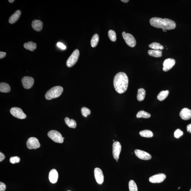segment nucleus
<instances>
[{"label":"nucleus","mask_w":191,"mask_h":191,"mask_svg":"<svg viewBox=\"0 0 191 191\" xmlns=\"http://www.w3.org/2000/svg\"><path fill=\"white\" fill-rule=\"evenodd\" d=\"M150 22L151 26L156 28H162L164 32H166L167 30L174 29L176 27V23L174 21L167 18L153 17L150 19Z\"/></svg>","instance_id":"nucleus-1"},{"label":"nucleus","mask_w":191,"mask_h":191,"mask_svg":"<svg viewBox=\"0 0 191 191\" xmlns=\"http://www.w3.org/2000/svg\"><path fill=\"white\" fill-rule=\"evenodd\" d=\"M129 79L126 73L123 72L118 73L115 76L113 84L116 91L119 93H123L127 89Z\"/></svg>","instance_id":"nucleus-2"},{"label":"nucleus","mask_w":191,"mask_h":191,"mask_svg":"<svg viewBox=\"0 0 191 191\" xmlns=\"http://www.w3.org/2000/svg\"><path fill=\"white\" fill-rule=\"evenodd\" d=\"M63 89L61 86H56L52 88L46 93V99L51 100L60 96L63 92Z\"/></svg>","instance_id":"nucleus-3"},{"label":"nucleus","mask_w":191,"mask_h":191,"mask_svg":"<svg viewBox=\"0 0 191 191\" xmlns=\"http://www.w3.org/2000/svg\"><path fill=\"white\" fill-rule=\"evenodd\" d=\"M79 55L78 50L76 49L74 50L67 61V66L69 68L73 66L78 60Z\"/></svg>","instance_id":"nucleus-4"},{"label":"nucleus","mask_w":191,"mask_h":191,"mask_svg":"<svg viewBox=\"0 0 191 191\" xmlns=\"http://www.w3.org/2000/svg\"><path fill=\"white\" fill-rule=\"evenodd\" d=\"M48 136L54 142L62 143L63 142V138L61 134L56 130L50 131L48 133Z\"/></svg>","instance_id":"nucleus-5"},{"label":"nucleus","mask_w":191,"mask_h":191,"mask_svg":"<svg viewBox=\"0 0 191 191\" xmlns=\"http://www.w3.org/2000/svg\"><path fill=\"white\" fill-rule=\"evenodd\" d=\"M122 36L126 44L130 47H134L136 45L135 39L132 34L126 33L125 32L122 33Z\"/></svg>","instance_id":"nucleus-6"},{"label":"nucleus","mask_w":191,"mask_h":191,"mask_svg":"<svg viewBox=\"0 0 191 191\" xmlns=\"http://www.w3.org/2000/svg\"><path fill=\"white\" fill-rule=\"evenodd\" d=\"M10 112L14 117L17 118L23 119L26 118V115L21 108L13 107L10 110Z\"/></svg>","instance_id":"nucleus-7"},{"label":"nucleus","mask_w":191,"mask_h":191,"mask_svg":"<svg viewBox=\"0 0 191 191\" xmlns=\"http://www.w3.org/2000/svg\"><path fill=\"white\" fill-rule=\"evenodd\" d=\"M26 145L28 148L30 150L39 148L41 146L38 140L33 137L28 139Z\"/></svg>","instance_id":"nucleus-8"},{"label":"nucleus","mask_w":191,"mask_h":191,"mask_svg":"<svg viewBox=\"0 0 191 191\" xmlns=\"http://www.w3.org/2000/svg\"><path fill=\"white\" fill-rule=\"evenodd\" d=\"M122 150V146L120 142L115 141L113 145V158L116 160H118Z\"/></svg>","instance_id":"nucleus-9"},{"label":"nucleus","mask_w":191,"mask_h":191,"mask_svg":"<svg viewBox=\"0 0 191 191\" xmlns=\"http://www.w3.org/2000/svg\"><path fill=\"white\" fill-rule=\"evenodd\" d=\"M21 81L23 87L28 89H30L33 85L34 79L32 77L26 76L22 78Z\"/></svg>","instance_id":"nucleus-10"},{"label":"nucleus","mask_w":191,"mask_h":191,"mask_svg":"<svg viewBox=\"0 0 191 191\" xmlns=\"http://www.w3.org/2000/svg\"><path fill=\"white\" fill-rule=\"evenodd\" d=\"M166 178V176L164 174H155L150 178L149 181L153 183H160L163 182Z\"/></svg>","instance_id":"nucleus-11"},{"label":"nucleus","mask_w":191,"mask_h":191,"mask_svg":"<svg viewBox=\"0 0 191 191\" xmlns=\"http://www.w3.org/2000/svg\"><path fill=\"white\" fill-rule=\"evenodd\" d=\"M134 152H135L136 156L140 159L146 160H149L151 159L152 156L150 154L144 151L136 150H135Z\"/></svg>","instance_id":"nucleus-12"},{"label":"nucleus","mask_w":191,"mask_h":191,"mask_svg":"<svg viewBox=\"0 0 191 191\" xmlns=\"http://www.w3.org/2000/svg\"><path fill=\"white\" fill-rule=\"evenodd\" d=\"M175 63L176 61L174 59L168 58L166 59L163 62L162 69L164 71H168L174 67Z\"/></svg>","instance_id":"nucleus-13"},{"label":"nucleus","mask_w":191,"mask_h":191,"mask_svg":"<svg viewBox=\"0 0 191 191\" xmlns=\"http://www.w3.org/2000/svg\"><path fill=\"white\" fill-rule=\"evenodd\" d=\"M94 175L96 180L98 184H102L104 182V177L103 173L100 168H97L94 170Z\"/></svg>","instance_id":"nucleus-14"},{"label":"nucleus","mask_w":191,"mask_h":191,"mask_svg":"<svg viewBox=\"0 0 191 191\" xmlns=\"http://www.w3.org/2000/svg\"><path fill=\"white\" fill-rule=\"evenodd\" d=\"M180 117L183 120H188L191 118V110L188 108H184L180 112Z\"/></svg>","instance_id":"nucleus-15"},{"label":"nucleus","mask_w":191,"mask_h":191,"mask_svg":"<svg viewBox=\"0 0 191 191\" xmlns=\"http://www.w3.org/2000/svg\"><path fill=\"white\" fill-rule=\"evenodd\" d=\"M59 175L57 171L53 169L51 170L49 172V178L51 183L55 184L57 181Z\"/></svg>","instance_id":"nucleus-16"},{"label":"nucleus","mask_w":191,"mask_h":191,"mask_svg":"<svg viewBox=\"0 0 191 191\" xmlns=\"http://www.w3.org/2000/svg\"><path fill=\"white\" fill-rule=\"evenodd\" d=\"M43 23L41 20H35L33 21L32 26L34 30L39 32L43 28Z\"/></svg>","instance_id":"nucleus-17"},{"label":"nucleus","mask_w":191,"mask_h":191,"mask_svg":"<svg viewBox=\"0 0 191 191\" xmlns=\"http://www.w3.org/2000/svg\"><path fill=\"white\" fill-rule=\"evenodd\" d=\"M21 14V12L20 10H17L14 14L10 16L9 20V23L10 24H13L17 21L20 17Z\"/></svg>","instance_id":"nucleus-18"},{"label":"nucleus","mask_w":191,"mask_h":191,"mask_svg":"<svg viewBox=\"0 0 191 191\" xmlns=\"http://www.w3.org/2000/svg\"><path fill=\"white\" fill-rule=\"evenodd\" d=\"M150 56L155 57H160L162 56V51L161 50H150L148 52Z\"/></svg>","instance_id":"nucleus-19"},{"label":"nucleus","mask_w":191,"mask_h":191,"mask_svg":"<svg viewBox=\"0 0 191 191\" xmlns=\"http://www.w3.org/2000/svg\"><path fill=\"white\" fill-rule=\"evenodd\" d=\"M24 47L27 50L33 51L36 49L37 45L35 43L33 42V41H29L27 43H25L24 44Z\"/></svg>","instance_id":"nucleus-20"},{"label":"nucleus","mask_w":191,"mask_h":191,"mask_svg":"<svg viewBox=\"0 0 191 191\" xmlns=\"http://www.w3.org/2000/svg\"><path fill=\"white\" fill-rule=\"evenodd\" d=\"M146 92L144 89L141 88L138 90L137 95V99L139 101L144 100L146 96Z\"/></svg>","instance_id":"nucleus-21"},{"label":"nucleus","mask_w":191,"mask_h":191,"mask_svg":"<svg viewBox=\"0 0 191 191\" xmlns=\"http://www.w3.org/2000/svg\"><path fill=\"white\" fill-rule=\"evenodd\" d=\"M10 91V87L8 84L5 83H0V91L4 93H7Z\"/></svg>","instance_id":"nucleus-22"},{"label":"nucleus","mask_w":191,"mask_h":191,"mask_svg":"<svg viewBox=\"0 0 191 191\" xmlns=\"http://www.w3.org/2000/svg\"><path fill=\"white\" fill-rule=\"evenodd\" d=\"M66 124L70 128H75L77 126V123L74 120L70 119L68 117L65 118V119Z\"/></svg>","instance_id":"nucleus-23"},{"label":"nucleus","mask_w":191,"mask_h":191,"mask_svg":"<svg viewBox=\"0 0 191 191\" xmlns=\"http://www.w3.org/2000/svg\"><path fill=\"white\" fill-rule=\"evenodd\" d=\"M169 92L168 90L162 91L158 95V99L160 101L164 100L168 96Z\"/></svg>","instance_id":"nucleus-24"},{"label":"nucleus","mask_w":191,"mask_h":191,"mask_svg":"<svg viewBox=\"0 0 191 191\" xmlns=\"http://www.w3.org/2000/svg\"><path fill=\"white\" fill-rule=\"evenodd\" d=\"M140 135L142 137L146 138H151L153 136V134L151 131L146 130L140 131Z\"/></svg>","instance_id":"nucleus-25"},{"label":"nucleus","mask_w":191,"mask_h":191,"mask_svg":"<svg viewBox=\"0 0 191 191\" xmlns=\"http://www.w3.org/2000/svg\"><path fill=\"white\" fill-rule=\"evenodd\" d=\"M99 37L98 34H95L92 37L91 41V47H95L98 45L99 41Z\"/></svg>","instance_id":"nucleus-26"},{"label":"nucleus","mask_w":191,"mask_h":191,"mask_svg":"<svg viewBox=\"0 0 191 191\" xmlns=\"http://www.w3.org/2000/svg\"><path fill=\"white\" fill-rule=\"evenodd\" d=\"M151 115L148 113L144 110H141L138 112L136 115V117L138 118H149L150 117Z\"/></svg>","instance_id":"nucleus-27"},{"label":"nucleus","mask_w":191,"mask_h":191,"mask_svg":"<svg viewBox=\"0 0 191 191\" xmlns=\"http://www.w3.org/2000/svg\"><path fill=\"white\" fill-rule=\"evenodd\" d=\"M149 47L154 50H163L164 48L163 46L160 43L156 42H154L151 43L149 45Z\"/></svg>","instance_id":"nucleus-28"},{"label":"nucleus","mask_w":191,"mask_h":191,"mask_svg":"<svg viewBox=\"0 0 191 191\" xmlns=\"http://www.w3.org/2000/svg\"><path fill=\"white\" fill-rule=\"evenodd\" d=\"M130 191H138V188L136 183L133 180H130L129 183Z\"/></svg>","instance_id":"nucleus-29"},{"label":"nucleus","mask_w":191,"mask_h":191,"mask_svg":"<svg viewBox=\"0 0 191 191\" xmlns=\"http://www.w3.org/2000/svg\"><path fill=\"white\" fill-rule=\"evenodd\" d=\"M109 38L112 41H116V33L112 30H110L108 32Z\"/></svg>","instance_id":"nucleus-30"},{"label":"nucleus","mask_w":191,"mask_h":191,"mask_svg":"<svg viewBox=\"0 0 191 191\" xmlns=\"http://www.w3.org/2000/svg\"><path fill=\"white\" fill-rule=\"evenodd\" d=\"M81 112L82 115L85 117H87L88 115L91 114V110L86 107H83L81 108Z\"/></svg>","instance_id":"nucleus-31"},{"label":"nucleus","mask_w":191,"mask_h":191,"mask_svg":"<svg viewBox=\"0 0 191 191\" xmlns=\"http://www.w3.org/2000/svg\"><path fill=\"white\" fill-rule=\"evenodd\" d=\"M20 160V158L18 156H14L10 158V163L14 164L19 163Z\"/></svg>","instance_id":"nucleus-32"},{"label":"nucleus","mask_w":191,"mask_h":191,"mask_svg":"<svg viewBox=\"0 0 191 191\" xmlns=\"http://www.w3.org/2000/svg\"><path fill=\"white\" fill-rule=\"evenodd\" d=\"M183 133L182 131L180 129H177L174 132V136L176 138H178L182 136Z\"/></svg>","instance_id":"nucleus-33"},{"label":"nucleus","mask_w":191,"mask_h":191,"mask_svg":"<svg viewBox=\"0 0 191 191\" xmlns=\"http://www.w3.org/2000/svg\"><path fill=\"white\" fill-rule=\"evenodd\" d=\"M6 189V186L4 183L0 182V191H5Z\"/></svg>","instance_id":"nucleus-34"},{"label":"nucleus","mask_w":191,"mask_h":191,"mask_svg":"<svg viewBox=\"0 0 191 191\" xmlns=\"http://www.w3.org/2000/svg\"><path fill=\"white\" fill-rule=\"evenodd\" d=\"M57 45L58 47L60 48L61 49H63V50H65V49L66 48V47H65V46L63 44H62V43H58L57 44Z\"/></svg>","instance_id":"nucleus-35"},{"label":"nucleus","mask_w":191,"mask_h":191,"mask_svg":"<svg viewBox=\"0 0 191 191\" xmlns=\"http://www.w3.org/2000/svg\"><path fill=\"white\" fill-rule=\"evenodd\" d=\"M5 158V156L2 153H0V162H2Z\"/></svg>","instance_id":"nucleus-36"},{"label":"nucleus","mask_w":191,"mask_h":191,"mask_svg":"<svg viewBox=\"0 0 191 191\" xmlns=\"http://www.w3.org/2000/svg\"><path fill=\"white\" fill-rule=\"evenodd\" d=\"M6 55V53L5 52H0V59H3Z\"/></svg>","instance_id":"nucleus-37"},{"label":"nucleus","mask_w":191,"mask_h":191,"mask_svg":"<svg viewBox=\"0 0 191 191\" xmlns=\"http://www.w3.org/2000/svg\"><path fill=\"white\" fill-rule=\"evenodd\" d=\"M186 129H187V131L188 132L191 133V124L188 125Z\"/></svg>","instance_id":"nucleus-38"},{"label":"nucleus","mask_w":191,"mask_h":191,"mask_svg":"<svg viewBox=\"0 0 191 191\" xmlns=\"http://www.w3.org/2000/svg\"><path fill=\"white\" fill-rule=\"evenodd\" d=\"M121 1L123 2L126 3L129 2V0H122Z\"/></svg>","instance_id":"nucleus-39"},{"label":"nucleus","mask_w":191,"mask_h":191,"mask_svg":"<svg viewBox=\"0 0 191 191\" xmlns=\"http://www.w3.org/2000/svg\"><path fill=\"white\" fill-rule=\"evenodd\" d=\"M9 2L10 3H12L15 1L14 0H9Z\"/></svg>","instance_id":"nucleus-40"},{"label":"nucleus","mask_w":191,"mask_h":191,"mask_svg":"<svg viewBox=\"0 0 191 191\" xmlns=\"http://www.w3.org/2000/svg\"><path fill=\"white\" fill-rule=\"evenodd\" d=\"M180 187H179V188H178V189H180Z\"/></svg>","instance_id":"nucleus-41"},{"label":"nucleus","mask_w":191,"mask_h":191,"mask_svg":"<svg viewBox=\"0 0 191 191\" xmlns=\"http://www.w3.org/2000/svg\"><path fill=\"white\" fill-rule=\"evenodd\" d=\"M190 191H191V188L190 189Z\"/></svg>","instance_id":"nucleus-42"},{"label":"nucleus","mask_w":191,"mask_h":191,"mask_svg":"<svg viewBox=\"0 0 191 191\" xmlns=\"http://www.w3.org/2000/svg\"></svg>","instance_id":"nucleus-43"}]
</instances>
